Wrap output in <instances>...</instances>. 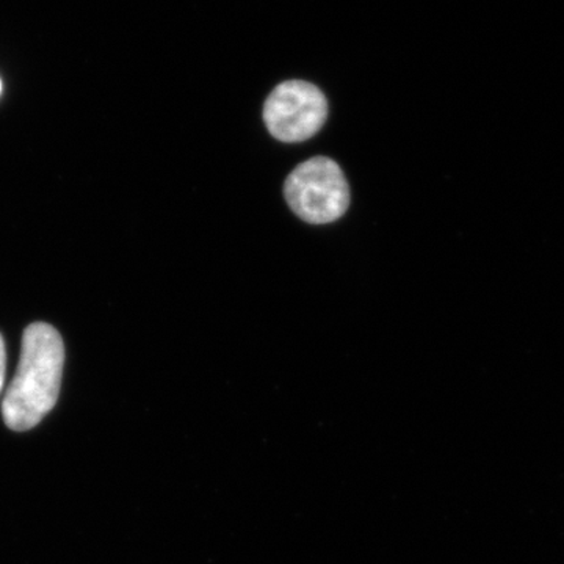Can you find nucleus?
Returning <instances> with one entry per match:
<instances>
[{
	"instance_id": "obj_1",
	"label": "nucleus",
	"mask_w": 564,
	"mask_h": 564,
	"mask_svg": "<svg viewBox=\"0 0 564 564\" xmlns=\"http://www.w3.org/2000/svg\"><path fill=\"white\" fill-rule=\"evenodd\" d=\"M65 345L61 333L47 323H32L22 336L21 359L11 381L2 414L13 432L39 425L61 393Z\"/></svg>"
},
{
	"instance_id": "obj_2",
	"label": "nucleus",
	"mask_w": 564,
	"mask_h": 564,
	"mask_svg": "<svg viewBox=\"0 0 564 564\" xmlns=\"http://www.w3.org/2000/svg\"><path fill=\"white\" fill-rule=\"evenodd\" d=\"M291 209L311 225L339 220L350 206V191L343 170L328 158L300 163L284 184Z\"/></svg>"
},
{
	"instance_id": "obj_3",
	"label": "nucleus",
	"mask_w": 564,
	"mask_h": 564,
	"mask_svg": "<svg viewBox=\"0 0 564 564\" xmlns=\"http://www.w3.org/2000/svg\"><path fill=\"white\" fill-rule=\"evenodd\" d=\"M328 117V102L315 85L289 80L278 85L263 106V122L274 139L300 143L321 131Z\"/></svg>"
},
{
	"instance_id": "obj_4",
	"label": "nucleus",
	"mask_w": 564,
	"mask_h": 564,
	"mask_svg": "<svg viewBox=\"0 0 564 564\" xmlns=\"http://www.w3.org/2000/svg\"><path fill=\"white\" fill-rule=\"evenodd\" d=\"M6 369H7L6 344H3V337L0 336V391H2L3 380H6Z\"/></svg>"
},
{
	"instance_id": "obj_5",
	"label": "nucleus",
	"mask_w": 564,
	"mask_h": 564,
	"mask_svg": "<svg viewBox=\"0 0 564 564\" xmlns=\"http://www.w3.org/2000/svg\"><path fill=\"white\" fill-rule=\"evenodd\" d=\"M0 93H2V82H0Z\"/></svg>"
}]
</instances>
